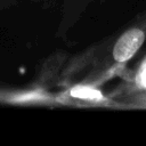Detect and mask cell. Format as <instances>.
<instances>
[{"label": "cell", "mask_w": 146, "mask_h": 146, "mask_svg": "<svg viewBox=\"0 0 146 146\" xmlns=\"http://www.w3.org/2000/svg\"><path fill=\"white\" fill-rule=\"evenodd\" d=\"M146 41V11L141 18H137L133 24L125 29L114 41L111 51L112 62L116 65L128 63L141 48Z\"/></svg>", "instance_id": "1"}]
</instances>
